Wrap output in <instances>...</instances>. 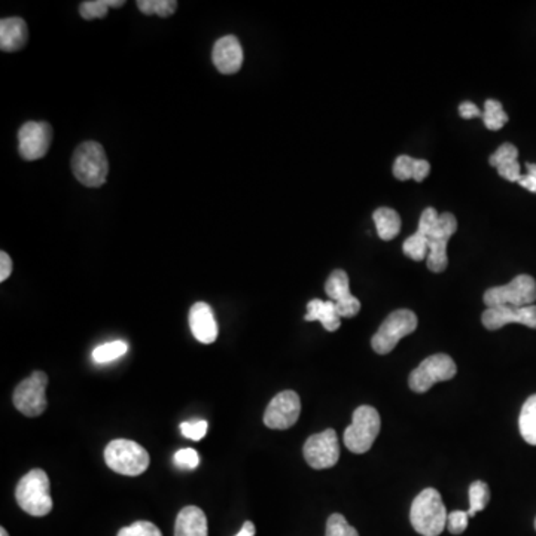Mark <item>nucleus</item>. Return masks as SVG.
I'll list each match as a JSON object with an SVG mask.
<instances>
[{
  "label": "nucleus",
  "mask_w": 536,
  "mask_h": 536,
  "mask_svg": "<svg viewBox=\"0 0 536 536\" xmlns=\"http://www.w3.org/2000/svg\"><path fill=\"white\" fill-rule=\"evenodd\" d=\"M47 386L48 375L44 372H35L23 380L14 391V405L18 412L27 417H37L47 410Z\"/></svg>",
  "instance_id": "9"
},
{
  "label": "nucleus",
  "mask_w": 536,
  "mask_h": 536,
  "mask_svg": "<svg viewBox=\"0 0 536 536\" xmlns=\"http://www.w3.org/2000/svg\"><path fill=\"white\" fill-rule=\"evenodd\" d=\"M174 536H207L206 514L198 507H185L179 511Z\"/></svg>",
  "instance_id": "20"
},
{
  "label": "nucleus",
  "mask_w": 536,
  "mask_h": 536,
  "mask_svg": "<svg viewBox=\"0 0 536 536\" xmlns=\"http://www.w3.org/2000/svg\"><path fill=\"white\" fill-rule=\"evenodd\" d=\"M138 8L146 16H160L162 18L173 16L178 8V2L174 0H139Z\"/></svg>",
  "instance_id": "30"
},
{
  "label": "nucleus",
  "mask_w": 536,
  "mask_h": 536,
  "mask_svg": "<svg viewBox=\"0 0 536 536\" xmlns=\"http://www.w3.org/2000/svg\"><path fill=\"white\" fill-rule=\"evenodd\" d=\"M380 425L379 412L372 405H361L353 413L352 425L344 431V446L356 455L367 453L379 436Z\"/></svg>",
  "instance_id": "5"
},
{
  "label": "nucleus",
  "mask_w": 536,
  "mask_h": 536,
  "mask_svg": "<svg viewBox=\"0 0 536 536\" xmlns=\"http://www.w3.org/2000/svg\"><path fill=\"white\" fill-rule=\"evenodd\" d=\"M127 351H129V344L122 342V340H115V342H110V343L96 347L91 358L96 363H112L115 359L124 356Z\"/></svg>",
  "instance_id": "27"
},
{
  "label": "nucleus",
  "mask_w": 536,
  "mask_h": 536,
  "mask_svg": "<svg viewBox=\"0 0 536 536\" xmlns=\"http://www.w3.org/2000/svg\"><path fill=\"white\" fill-rule=\"evenodd\" d=\"M16 499L23 511L33 517L48 516L53 510V498L49 493V478L44 469L27 472L16 489Z\"/></svg>",
  "instance_id": "2"
},
{
  "label": "nucleus",
  "mask_w": 536,
  "mask_h": 536,
  "mask_svg": "<svg viewBox=\"0 0 536 536\" xmlns=\"http://www.w3.org/2000/svg\"><path fill=\"white\" fill-rule=\"evenodd\" d=\"M457 373L455 361L446 353L429 356L410 374L408 384L415 394H425L434 384L452 380Z\"/></svg>",
  "instance_id": "8"
},
{
  "label": "nucleus",
  "mask_w": 536,
  "mask_h": 536,
  "mask_svg": "<svg viewBox=\"0 0 536 536\" xmlns=\"http://www.w3.org/2000/svg\"><path fill=\"white\" fill-rule=\"evenodd\" d=\"M72 170L82 185L89 188L103 185L110 173V163L103 146L97 142H84L78 146L72 157Z\"/></svg>",
  "instance_id": "3"
},
{
  "label": "nucleus",
  "mask_w": 536,
  "mask_h": 536,
  "mask_svg": "<svg viewBox=\"0 0 536 536\" xmlns=\"http://www.w3.org/2000/svg\"><path fill=\"white\" fill-rule=\"evenodd\" d=\"M403 250L404 254L407 255L408 258L413 259V261H424L425 258H427V254H429L426 236L415 231L413 236H410L404 242Z\"/></svg>",
  "instance_id": "29"
},
{
  "label": "nucleus",
  "mask_w": 536,
  "mask_h": 536,
  "mask_svg": "<svg viewBox=\"0 0 536 536\" xmlns=\"http://www.w3.org/2000/svg\"><path fill=\"white\" fill-rule=\"evenodd\" d=\"M438 218H440V214H438L436 209H432V207H427V209H425L424 212H422V215H420L417 233L427 236V233H429V231L434 228V226H436Z\"/></svg>",
  "instance_id": "36"
},
{
  "label": "nucleus",
  "mask_w": 536,
  "mask_h": 536,
  "mask_svg": "<svg viewBox=\"0 0 536 536\" xmlns=\"http://www.w3.org/2000/svg\"><path fill=\"white\" fill-rule=\"evenodd\" d=\"M490 500V489L484 481H474L469 486V510L468 516L476 517L477 512L483 511Z\"/></svg>",
  "instance_id": "26"
},
{
  "label": "nucleus",
  "mask_w": 536,
  "mask_h": 536,
  "mask_svg": "<svg viewBox=\"0 0 536 536\" xmlns=\"http://www.w3.org/2000/svg\"><path fill=\"white\" fill-rule=\"evenodd\" d=\"M190 328L194 337L203 344L215 343L218 339V323L214 310L207 303L194 304L190 310Z\"/></svg>",
  "instance_id": "17"
},
{
  "label": "nucleus",
  "mask_w": 536,
  "mask_h": 536,
  "mask_svg": "<svg viewBox=\"0 0 536 536\" xmlns=\"http://www.w3.org/2000/svg\"><path fill=\"white\" fill-rule=\"evenodd\" d=\"M417 328V316L412 310L401 309L384 319L382 327L372 340L373 351L379 355H387L395 349L401 339L413 334Z\"/></svg>",
  "instance_id": "6"
},
{
  "label": "nucleus",
  "mask_w": 536,
  "mask_h": 536,
  "mask_svg": "<svg viewBox=\"0 0 536 536\" xmlns=\"http://www.w3.org/2000/svg\"><path fill=\"white\" fill-rule=\"evenodd\" d=\"M301 413V401L297 392L283 391L271 399L266 413L264 425L270 429L285 431L299 422Z\"/></svg>",
  "instance_id": "12"
},
{
  "label": "nucleus",
  "mask_w": 536,
  "mask_h": 536,
  "mask_svg": "<svg viewBox=\"0 0 536 536\" xmlns=\"http://www.w3.org/2000/svg\"><path fill=\"white\" fill-rule=\"evenodd\" d=\"M325 292L328 299L334 301L337 311L342 318H355L361 310L359 300L351 294L349 276L344 270H335L331 273L325 283Z\"/></svg>",
  "instance_id": "15"
},
{
  "label": "nucleus",
  "mask_w": 536,
  "mask_h": 536,
  "mask_svg": "<svg viewBox=\"0 0 536 536\" xmlns=\"http://www.w3.org/2000/svg\"><path fill=\"white\" fill-rule=\"evenodd\" d=\"M526 167H528V173L521 176L520 181H519V185L523 186V188L531 191V193L536 194V164L528 163Z\"/></svg>",
  "instance_id": "37"
},
{
  "label": "nucleus",
  "mask_w": 536,
  "mask_h": 536,
  "mask_svg": "<svg viewBox=\"0 0 536 536\" xmlns=\"http://www.w3.org/2000/svg\"><path fill=\"white\" fill-rule=\"evenodd\" d=\"M53 142V129L48 122H26L18 131V150L21 157L35 162L48 152Z\"/></svg>",
  "instance_id": "13"
},
{
  "label": "nucleus",
  "mask_w": 536,
  "mask_h": 536,
  "mask_svg": "<svg viewBox=\"0 0 536 536\" xmlns=\"http://www.w3.org/2000/svg\"><path fill=\"white\" fill-rule=\"evenodd\" d=\"M117 536H163V533L151 521H136L127 528H122Z\"/></svg>",
  "instance_id": "32"
},
{
  "label": "nucleus",
  "mask_w": 536,
  "mask_h": 536,
  "mask_svg": "<svg viewBox=\"0 0 536 536\" xmlns=\"http://www.w3.org/2000/svg\"><path fill=\"white\" fill-rule=\"evenodd\" d=\"M212 60L216 69L224 75L238 72L243 65V48L237 37L228 35L216 41Z\"/></svg>",
  "instance_id": "16"
},
{
  "label": "nucleus",
  "mask_w": 536,
  "mask_h": 536,
  "mask_svg": "<svg viewBox=\"0 0 536 536\" xmlns=\"http://www.w3.org/2000/svg\"><path fill=\"white\" fill-rule=\"evenodd\" d=\"M173 464L179 469L193 471V469H195L200 465V456H198V453L194 448H181V450L174 453Z\"/></svg>",
  "instance_id": "33"
},
{
  "label": "nucleus",
  "mask_w": 536,
  "mask_h": 536,
  "mask_svg": "<svg viewBox=\"0 0 536 536\" xmlns=\"http://www.w3.org/2000/svg\"><path fill=\"white\" fill-rule=\"evenodd\" d=\"M468 521H469V516L467 511H452L447 517V528L448 532L453 535H460L464 533L468 528Z\"/></svg>",
  "instance_id": "35"
},
{
  "label": "nucleus",
  "mask_w": 536,
  "mask_h": 536,
  "mask_svg": "<svg viewBox=\"0 0 536 536\" xmlns=\"http://www.w3.org/2000/svg\"><path fill=\"white\" fill-rule=\"evenodd\" d=\"M447 510L436 489L427 488L413 500L410 521L422 536H440L447 528Z\"/></svg>",
  "instance_id": "1"
},
{
  "label": "nucleus",
  "mask_w": 536,
  "mask_h": 536,
  "mask_svg": "<svg viewBox=\"0 0 536 536\" xmlns=\"http://www.w3.org/2000/svg\"><path fill=\"white\" fill-rule=\"evenodd\" d=\"M457 230V221L455 215L441 214L436 226L427 233V268L432 273H443L448 266L447 245L448 240Z\"/></svg>",
  "instance_id": "10"
},
{
  "label": "nucleus",
  "mask_w": 536,
  "mask_h": 536,
  "mask_svg": "<svg viewBox=\"0 0 536 536\" xmlns=\"http://www.w3.org/2000/svg\"><path fill=\"white\" fill-rule=\"evenodd\" d=\"M483 301L488 309L499 306H533L536 301V280L532 276H517L509 285L486 290Z\"/></svg>",
  "instance_id": "7"
},
{
  "label": "nucleus",
  "mask_w": 536,
  "mask_h": 536,
  "mask_svg": "<svg viewBox=\"0 0 536 536\" xmlns=\"http://www.w3.org/2000/svg\"><path fill=\"white\" fill-rule=\"evenodd\" d=\"M517 158H519V151L516 146L504 143L490 155L489 163L498 169V173L502 178L519 184L523 174H521L520 163L517 162Z\"/></svg>",
  "instance_id": "19"
},
{
  "label": "nucleus",
  "mask_w": 536,
  "mask_h": 536,
  "mask_svg": "<svg viewBox=\"0 0 536 536\" xmlns=\"http://www.w3.org/2000/svg\"><path fill=\"white\" fill-rule=\"evenodd\" d=\"M429 172H431V164L426 160H415L408 155L396 158L394 164V174L398 181L415 179V182H424Z\"/></svg>",
  "instance_id": "22"
},
{
  "label": "nucleus",
  "mask_w": 536,
  "mask_h": 536,
  "mask_svg": "<svg viewBox=\"0 0 536 536\" xmlns=\"http://www.w3.org/2000/svg\"><path fill=\"white\" fill-rule=\"evenodd\" d=\"M373 219H374L379 237L384 242L394 240L401 231V226H403L398 212L389 209V207H380V209L375 210Z\"/></svg>",
  "instance_id": "23"
},
{
  "label": "nucleus",
  "mask_w": 536,
  "mask_h": 536,
  "mask_svg": "<svg viewBox=\"0 0 536 536\" xmlns=\"http://www.w3.org/2000/svg\"><path fill=\"white\" fill-rule=\"evenodd\" d=\"M535 531H536V517H535Z\"/></svg>",
  "instance_id": "42"
},
{
  "label": "nucleus",
  "mask_w": 536,
  "mask_h": 536,
  "mask_svg": "<svg viewBox=\"0 0 536 536\" xmlns=\"http://www.w3.org/2000/svg\"><path fill=\"white\" fill-rule=\"evenodd\" d=\"M255 533H257V528H255V524L252 523V521H245L242 529H240V532H238L236 536H255Z\"/></svg>",
  "instance_id": "40"
},
{
  "label": "nucleus",
  "mask_w": 536,
  "mask_h": 536,
  "mask_svg": "<svg viewBox=\"0 0 536 536\" xmlns=\"http://www.w3.org/2000/svg\"><path fill=\"white\" fill-rule=\"evenodd\" d=\"M207 424L206 420H193V422H184L181 425V432L184 436L193 441H200L206 436Z\"/></svg>",
  "instance_id": "34"
},
{
  "label": "nucleus",
  "mask_w": 536,
  "mask_h": 536,
  "mask_svg": "<svg viewBox=\"0 0 536 536\" xmlns=\"http://www.w3.org/2000/svg\"><path fill=\"white\" fill-rule=\"evenodd\" d=\"M459 113L460 117L464 118V120H472V118H478L483 117V113L481 110L477 108L472 101H464L462 105L459 106Z\"/></svg>",
  "instance_id": "39"
},
{
  "label": "nucleus",
  "mask_w": 536,
  "mask_h": 536,
  "mask_svg": "<svg viewBox=\"0 0 536 536\" xmlns=\"http://www.w3.org/2000/svg\"><path fill=\"white\" fill-rule=\"evenodd\" d=\"M0 536H9L8 532H6V529L0 528Z\"/></svg>",
  "instance_id": "41"
},
{
  "label": "nucleus",
  "mask_w": 536,
  "mask_h": 536,
  "mask_svg": "<svg viewBox=\"0 0 536 536\" xmlns=\"http://www.w3.org/2000/svg\"><path fill=\"white\" fill-rule=\"evenodd\" d=\"M304 319L307 322L319 321L328 332H334L342 325V316L339 315L334 301L331 300L328 301L319 299L311 300L310 303L307 304V315Z\"/></svg>",
  "instance_id": "21"
},
{
  "label": "nucleus",
  "mask_w": 536,
  "mask_h": 536,
  "mask_svg": "<svg viewBox=\"0 0 536 536\" xmlns=\"http://www.w3.org/2000/svg\"><path fill=\"white\" fill-rule=\"evenodd\" d=\"M105 462L117 474L138 477L150 468V453L136 441L113 440L105 448Z\"/></svg>",
  "instance_id": "4"
},
{
  "label": "nucleus",
  "mask_w": 536,
  "mask_h": 536,
  "mask_svg": "<svg viewBox=\"0 0 536 536\" xmlns=\"http://www.w3.org/2000/svg\"><path fill=\"white\" fill-rule=\"evenodd\" d=\"M481 322L489 331L500 330L509 323H521L524 327L536 330V306L490 307L481 315Z\"/></svg>",
  "instance_id": "14"
},
{
  "label": "nucleus",
  "mask_w": 536,
  "mask_h": 536,
  "mask_svg": "<svg viewBox=\"0 0 536 536\" xmlns=\"http://www.w3.org/2000/svg\"><path fill=\"white\" fill-rule=\"evenodd\" d=\"M122 5L124 0H89V2H82L79 14L84 20L105 18L108 16V9L121 8Z\"/></svg>",
  "instance_id": "25"
},
{
  "label": "nucleus",
  "mask_w": 536,
  "mask_h": 536,
  "mask_svg": "<svg viewBox=\"0 0 536 536\" xmlns=\"http://www.w3.org/2000/svg\"><path fill=\"white\" fill-rule=\"evenodd\" d=\"M28 28L26 21L18 16L0 21V48L5 53H14L27 44Z\"/></svg>",
  "instance_id": "18"
},
{
  "label": "nucleus",
  "mask_w": 536,
  "mask_h": 536,
  "mask_svg": "<svg viewBox=\"0 0 536 536\" xmlns=\"http://www.w3.org/2000/svg\"><path fill=\"white\" fill-rule=\"evenodd\" d=\"M304 459L313 469H328L337 465L340 459L339 436L334 429L309 436L304 444Z\"/></svg>",
  "instance_id": "11"
},
{
  "label": "nucleus",
  "mask_w": 536,
  "mask_h": 536,
  "mask_svg": "<svg viewBox=\"0 0 536 536\" xmlns=\"http://www.w3.org/2000/svg\"><path fill=\"white\" fill-rule=\"evenodd\" d=\"M484 125L489 130H500L509 122V115L505 113L504 108L500 105V101L492 100L489 99L484 103V113H483Z\"/></svg>",
  "instance_id": "28"
},
{
  "label": "nucleus",
  "mask_w": 536,
  "mask_h": 536,
  "mask_svg": "<svg viewBox=\"0 0 536 536\" xmlns=\"http://www.w3.org/2000/svg\"><path fill=\"white\" fill-rule=\"evenodd\" d=\"M325 536H359L358 531L347 523L346 517L342 514H332L327 520Z\"/></svg>",
  "instance_id": "31"
},
{
  "label": "nucleus",
  "mask_w": 536,
  "mask_h": 536,
  "mask_svg": "<svg viewBox=\"0 0 536 536\" xmlns=\"http://www.w3.org/2000/svg\"><path fill=\"white\" fill-rule=\"evenodd\" d=\"M519 427L523 440L531 446H536V394L523 404Z\"/></svg>",
  "instance_id": "24"
},
{
  "label": "nucleus",
  "mask_w": 536,
  "mask_h": 536,
  "mask_svg": "<svg viewBox=\"0 0 536 536\" xmlns=\"http://www.w3.org/2000/svg\"><path fill=\"white\" fill-rule=\"evenodd\" d=\"M13 273V259L6 252H0V282H5Z\"/></svg>",
  "instance_id": "38"
}]
</instances>
